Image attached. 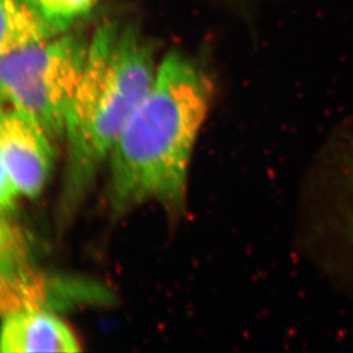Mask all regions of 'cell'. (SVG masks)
<instances>
[{
	"label": "cell",
	"instance_id": "1",
	"mask_svg": "<svg viewBox=\"0 0 353 353\" xmlns=\"http://www.w3.org/2000/svg\"><path fill=\"white\" fill-rule=\"evenodd\" d=\"M212 86L179 52L158 65L150 90L111 151L110 203L117 214L156 201L180 210L194 144L210 110Z\"/></svg>",
	"mask_w": 353,
	"mask_h": 353
},
{
	"label": "cell",
	"instance_id": "2",
	"mask_svg": "<svg viewBox=\"0 0 353 353\" xmlns=\"http://www.w3.org/2000/svg\"><path fill=\"white\" fill-rule=\"evenodd\" d=\"M154 52L135 28L101 26L68 112L61 210L78 207L101 165L109 160L121 130L154 83Z\"/></svg>",
	"mask_w": 353,
	"mask_h": 353
},
{
	"label": "cell",
	"instance_id": "3",
	"mask_svg": "<svg viewBox=\"0 0 353 353\" xmlns=\"http://www.w3.org/2000/svg\"><path fill=\"white\" fill-rule=\"evenodd\" d=\"M88 47L81 36L65 32L41 45L3 54V101L37 120L54 141L63 137Z\"/></svg>",
	"mask_w": 353,
	"mask_h": 353
},
{
	"label": "cell",
	"instance_id": "4",
	"mask_svg": "<svg viewBox=\"0 0 353 353\" xmlns=\"http://www.w3.org/2000/svg\"><path fill=\"white\" fill-rule=\"evenodd\" d=\"M54 140L37 120L3 108L0 117V206L10 214L20 196H39L53 170Z\"/></svg>",
	"mask_w": 353,
	"mask_h": 353
},
{
	"label": "cell",
	"instance_id": "5",
	"mask_svg": "<svg viewBox=\"0 0 353 353\" xmlns=\"http://www.w3.org/2000/svg\"><path fill=\"white\" fill-rule=\"evenodd\" d=\"M0 344L3 353H74L81 350L70 327L47 310H21L3 314Z\"/></svg>",
	"mask_w": 353,
	"mask_h": 353
},
{
	"label": "cell",
	"instance_id": "6",
	"mask_svg": "<svg viewBox=\"0 0 353 353\" xmlns=\"http://www.w3.org/2000/svg\"><path fill=\"white\" fill-rule=\"evenodd\" d=\"M0 55L37 46L61 34L38 5L37 0H0Z\"/></svg>",
	"mask_w": 353,
	"mask_h": 353
},
{
	"label": "cell",
	"instance_id": "7",
	"mask_svg": "<svg viewBox=\"0 0 353 353\" xmlns=\"http://www.w3.org/2000/svg\"><path fill=\"white\" fill-rule=\"evenodd\" d=\"M340 154L335 156L333 170H336L339 180V224L341 234L353 247V135L347 143L341 144Z\"/></svg>",
	"mask_w": 353,
	"mask_h": 353
},
{
	"label": "cell",
	"instance_id": "8",
	"mask_svg": "<svg viewBox=\"0 0 353 353\" xmlns=\"http://www.w3.org/2000/svg\"><path fill=\"white\" fill-rule=\"evenodd\" d=\"M97 0H37L43 13L60 29L68 32L71 26L93 10Z\"/></svg>",
	"mask_w": 353,
	"mask_h": 353
}]
</instances>
